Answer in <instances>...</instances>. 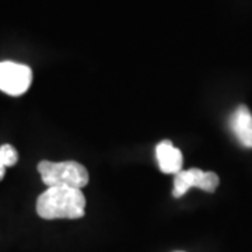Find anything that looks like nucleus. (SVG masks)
<instances>
[{"label":"nucleus","instance_id":"6","mask_svg":"<svg viewBox=\"0 0 252 252\" xmlns=\"http://www.w3.org/2000/svg\"><path fill=\"white\" fill-rule=\"evenodd\" d=\"M230 125L237 140L244 147L252 149V114L245 105H240L231 115Z\"/></svg>","mask_w":252,"mask_h":252},{"label":"nucleus","instance_id":"3","mask_svg":"<svg viewBox=\"0 0 252 252\" xmlns=\"http://www.w3.org/2000/svg\"><path fill=\"white\" fill-rule=\"evenodd\" d=\"M32 83V72L27 64L0 62V91L11 97L23 95Z\"/></svg>","mask_w":252,"mask_h":252},{"label":"nucleus","instance_id":"5","mask_svg":"<svg viewBox=\"0 0 252 252\" xmlns=\"http://www.w3.org/2000/svg\"><path fill=\"white\" fill-rule=\"evenodd\" d=\"M156 158L160 170L164 174L177 175L182 171V153L170 140H162L156 146Z\"/></svg>","mask_w":252,"mask_h":252},{"label":"nucleus","instance_id":"2","mask_svg":"<svg viewBox=\"0 0 252 252\" xmlns=\"http://www.w3.org/2000/svg\"><path fill=\"white\" fill-rule=\"evenodd\" d=\"M38 172L48 188L64 187L81 189L90 180L87 168L77 161L54 162L44 160L38 164Z\"/></svg>","mask_w":252,"mask_h":252},{"label":"nucleus","instance_id":"4","mask_svg":"<svg viewBox=\"0 0 252 252\" xmlns=\"http://www.w3.org/2000/svg\"><path fill=\"white\" fill-rule=\"evenodd\" d=\"M219 177L215 172L202 171L199 168L182 170L174 178V198L184 196L190 188H199L206 192H215L219 187Z\"/></svg>","mask_w":252,"mask_h":252},{"label":"nucleus","instance_id":"7","mask_svg":"<svg viewBox=\"0 0 252 252\" xmlns=\"http://www.w3.org/2000/svg\"><path fill=\"white\" fill-rule=\"evenodd\" d=\"M18 161L17 150L11 144L0 146V181L3 180L7 167L14 165Z\"/></svg>","mask_w":252,"mask_h":252},{"label":"nucleus","instance_id":"1","mask_svg":"<svg viewBox=\"0 0 252 252\" xmlns=\"http://www.w3.org/2000/svg\"><path fill=\"white\" fill-rule=\"evenodd\" d=\"M86 210V198L81 189L51 187L36 199V213L45 220L81 219Z\"/></svg>","mask_w":252,"mask_h":252}]
</instances>
